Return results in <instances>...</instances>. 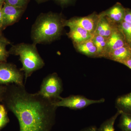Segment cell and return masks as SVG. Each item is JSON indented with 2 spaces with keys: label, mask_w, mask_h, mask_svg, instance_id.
<instances>
[{
  "label": "cell",
  "mask_w": 131,
  "mask_h": 131,
  "mask_svg": "<svg viewBox=\"0 0 131 131\" xmlns=\"http://www.w3.org/2000/svg\"><path fill=\"white\" fill-rule=\"evenodd\" d=\"M77 50L87 56L97 58V49L91 39L79 43L73 44Z\"/></svg>",
  "instance_id": "cell-14"
},
{
  "label": "cell",
  "mask_w": 131,
  "mask_h": 131,
  "mask_svg": "<svg viewBox=\"0 0 131 131\" xmlns=\"http://www.w3.org/2000/svg\"><path fill=\"white\" fill-rule=\"evenodd\" d=\"M9 122L6 108L3 104L0 103V130L5 127Z\"/></svg>",
  "instance_id": "cell-21"
},
{
  "label": "cell",
  "mask_w": 131,
  "mask_h": 131,
  "mask_svg": "<svg viewBox=\"0 0 131 131\" xmlns=\"http://www.w3.org/2000/svg\"><path fill=\"white\" fill-rule=\"evenodd\" d=\"M128 45H129V47H130V48H131V41L130 42H129V43H128Z\"/></svg>",
  "instance_id": "cell-31"
},
{
  "label": "cell",
  "mask_w": 131,
  "mask_h": 131,
  "mask_svg": "<svg viewBox=\"0 0 131 131\" xmlns=\"http://www.w3.org/2000/svg\"><path fill=\"white\" fill-rule=\"evenodd\" d=\"M2 103L15 115L19 131H50L55 122L57 107L55 101L38 93H31L24 85H6Z\"/></svg>",
  "instance_id": "cell-1"
},
{
  "label": "cell",
  "mask_w": 131,
  "mask_h": 131,
  "mask_svg": "<svg viewBox=\"0 0 131 131\" xmlns=\"http://www.w3.org/2000/svg\"><path fill=\"white\" fill-rule=\"evenodd\" d=\"M24 73L13 64L0 63V84L24 85Z\"/></svg>",
  "instance_id": "cell-5"
},
{
  "label": "cell",
  "mask_w": 131,
  "mask_h": 131,
  "mask_svg": "<svg viewBox=\"0 0 131 131\" xmlns=\"http://www.w3.org/2000/svg\"><path fill=\"white\" fill-rule=\"evenodd\" d=\"M99 15L100 18L94 34L104 37H109L113 31L118 25L113 24L106 16H102L100 14Z\"/></svg>",
  "instance_id": "cell-12"
},
{
  "label": "cell",
  "mask_w": 131,
  "mask_h": 131,
  "mask_svg": "<svg viewBox=\"0 0 131 131\" xmlns=\"http://www.w3.org/2000/svg\"><path fill=\"white\" fill-rule=\"evenodd\" d=\"M7 89L6 85L0 84V103L2 102Z\"/></svg>",
  "instance_id": "cell-25"
},
{
  "label": "cell",
  "mask_w": 131,
  "mask_h": 131,
  "mask_svg": "<svg viewBox=\"0 0 131 131\" xmlns=\"http://www.w3.org/2000/svg\"><path fill=\"white\" fill-rule=\"evenodd\" d=\"M131 57V49L128 44L108 53L106 58L120 63Z\"/></svg>",
  "instance_id": "cell-13"
},
{
  "label": "cell",
  "mask_w": 131,
  "mask_h": 131,
  "mask_svg": "<svg viewBox=\"0 0 131 131\" xmlns=\"http://www.w3.org/2000/svg\"><path fill=\"white\" fill-rule=\"evenodd\" d=\"M108 38L94 34L92 40L97 49V58L105 57Z\"/></svg>",
  "instance_id": "cell-16"
},
{
  "label": "cell",
  "mask_w": 131,
  "mask_h": 131,
  "mask_svg": "<svg viewBox=\"0 0 131 131\" xmlns=\"http://www.w3.org/2000/svg\"><path fill=\"white\" fill-rule=\"evenodd\" d=\"M122 31L127 43L131 41V23L123 21L118 25Z\"/></svg>",
  "instance_id": "cell-20"
},
{
  "label": "cell",
  "mask_w": 131,
  "mask_h": 131,
  "mask_svg": "<svg viewBox=\"0 0 131 131\" xmlns=\"http://www.w3.org/2000/svg\"><path fill=\"white\" fill-rule=\"evenodd\" d=\"M125 12V8L120 3L117 2L112 7L100 14L106 16L113 24L118 25L124 21Z\"/></svg>",
  "instance_id": "cell-10"
},
{
  "label": "cell",
  "mask_w": 131,
  "mask_h": 131,
  "mask_svg": "<svg viewBox=\"0 0 131 131\" xmlns=\"http://www.w3.org/2000/svg\"><path fill=\"white\" fill-rule=\"evenodd\" d=\"M115 105L118 111L131 115V92L118 97Z\"/></svg>",
  "instance_id": "cell-15"
},
{
  "label": "cell",
  "mask_w": 131,
  "mask_h": 131,
  "mask_svg": "<svg viewBox=\"0 0 131 131\" xmlns=\"http://www.w3.org/2000/svg\"><path fill=\"white\" fill-rule=\"evenodd\" d=\"M100 15L96 13L84 17H75L69 19L65 20L64 26H75L80 27L86 30L93 35L94 34Z\"/></svg>",
  "instance_id": "cell-7"
},
{
  "label": "cell",
  "mask_w": 131,
  "mask_h": 131,
  "mask_svg": "<svg viewBox=\"0 0 131 131\" xmlns=\"http://www.w3.org/2000/svg\"><path fill=\"white\" fill-rule=\"evenodd\" d=\"M98 129L95 126H91L84 128L80 131H97Z\"/></svg>",
  "instance_id": "cell-26"
},
{
  "label": "cell",
  "mask_w": 131,
  "mask_h": 131,
  "mask_svg": "<svg viewBox=\"0 0 131 131\" xmlns=\"http://www.w3.org/2000/svg\"><path fill=\"white\" fill-rule=\"evenodd\" d=\"M127 44V43L125 36L118 25L113 31L110 37L108 38L105 58L108 53L123 47Z\"/></svg>",
  "instance_id": "cell-9"
},
{
  "label": "cell",
  "mask_w": 131,
  "mask_h": 131,
  "mask_svg": "<svg viewBox=\"0 0 131 131\" xmlns=\"http://www.w3.org/2000/svg\"><path fill=\"white\" fill-rule=\"evenodd\" d=\"M9 54L19 56L22 64L20 70L24 73L25 82L27 78L35 71L42 69L45 63L39 53L36 45L21 43L12 46Z\"/></svg>",
  "instance_id": "cell-3"
},
{
  "label": "cell",
  "mask_w": 131,
  "mask_h": 131,
  "mask_svg": "<svg viewBox=\"0 0 131 131\" xmlns=\"http://www.w3.org/2000/svg\"><path fill=\"white\" fill-rule=\"evenodd\" d=\"M63 90L62 80L57 73H54L44 78L38 93L45 98L57 101L61 98L60 95Z\"/></svg>",
  "instance_id": "cell-4"
},
{
  "label": "cell",
  "mask_w": 131,
  "mask_h": 131,
  "mask_svg": "<svg viewBox=\"0 0 131 131\" xmlns=\"http://www.w3.org/2000/svg\"><path fill=\"white\" fill-rule=\"evenodd\" d=\"M65 19L61 13L51 12L40 14L32 26L31 37L33 43L47 44L58 39L64 27Z\"/></svg>",
  "instance_id": "cell-2"
},
{
  "label": "cell",
  "mask_w": 131,
  "mask_h": 131,
  "mask_svg": "<svg viewBox=\"0 0 131 131\" xmlns=\"http://www.w3.org/2000/svg\"><path fill=\"white\" fill-rule=\"evenodd\" d=\"M55 2L61 6L64 7L73 4L76 0H54Z\"/></svg>",
  "instance_id": "cell-23"
},
{
  "label": "cell",
  "mask_w": 131,
  "mask_h": 131,
  "mask_svg": "<svg viewBox=\"0 0 131 131\" xmlns=\"http://www.w3.org/2000/svg\"><path fill=\"white\" fill-rule=\"evenodd\" d=\"M121 112L118 111L116 113L110 117L101 125L97 131H115L114 124L118 117L120 115Z\"/></svg>",
  "instance_id": "cell-17"
},
{
  "label": "cell",
  "mask_w": 131,
  "mask_h": 131,
  "mask_svg": "<svg viewBox=\"0 0 131 131\" xmlns=\"http://www.w3.org/2000/svg\"><path fill=\"white\" fill-rule=\"evenodd\" d=\"M118 127L121 131H131V115L122 113Z\"/></svg>",
  "instance_id": "cell-18"
},
{
  "label": "cell",
  "mask_w": 131,
  "mask_h": 131,
  "mask_svg": "<svg viewBox=\"0 0 131 131\" xmlns=\"http://www.w3.org/2000/svg\"><path fill=\"white\" fill-rule=\"evenodd\" d=\"M2 35H1V34H0V37H2Z\"/></svg>",
  "instance_id": "cell-32"
},
{
  "label": "cell",
  "mask_w": 131,
  "mask_h": 131,
  "mask_svg": "<svg viewBox=\"0 0 131 131\" xmlns=\"http://www.w3.org/2000/svg\"><path fill=\"white\" fill-rule=\"evenodd\" d=\"M105 99L101 98L98 100L88 99L81 95H71L66 97H61L58 101L54 102V105L57 107H63L73 110H79L85 108L90 105L105 102Z\"/></svg>",
  "instance_id": "cell-6"
},
{
  "label": "cell",
  "mask_w": 131,
  "mask_h": 131,
  "mask_svg": "<svg viewBox=\"0 0 131 131\" xmlns=\"http://www.w3.org/2000/svg\"><path fill=\"white\" fill-rule=\"evenodd\" d=\"M35 1L37 2V3L38 4L43 3L48 1H50V0H35Z\"/></svg>",
  "instance_id": "cell-29"
},
{
  "label": "cell",
  "mask_w": 131,
  "mask_h": 131,
  "mask_svg": "<svg viewBox=\"0 0 131 131\" xmlns=\"http://www.w3.org/2000/svg\"><path fill=\"white\" fill-rule=\"evenodd\" d=\"M2 7H0V34H2Z\"/></svg>",
  "instance_id": "cell-28"
},
{
  "label": "cell",
  "mask_w": 131,
  "mask_h": 131,
  "mask_svg": "<svg viewBox=\"0 0 131 131\" xmlns=\"http://www.w3.org/2000/svg\"><path fill=\"white\" fill-rule=\"evenodd\" d=\"M5 2V0H0V7H2Z\"/></svg>",
  "instance_id": "cell-30"
},
{
  "label": "cell",
  "mask_w": 131,
  "mask_h": 131,
  "mask_svg": "<svg viewBox=\"0 0 131 131\" xmlns=\"http://www.w3.org/2000/svg\"><path fill=\"white\" fill-rule=\"evenodd\" d=\"M122 64L126 66L131 69V57L122 62Z\"/></svg>",
  "instance_id": "cell-27"
},
{
  "label": "cell",
  "mask_w": 131,
  "mask_h": 131,
  "mask_svg": "<svg viewBox=\"0 0 131 131\" xmlns=\"http://www.w3.org/2000/svg\"><path fill=\"white\" fill-rule=\"evenodd\" d=\"M69 27L70 31L67 34L73 41V44L85 42L91 39L93 36L86 30L80 27L72 26Z\"/></svg>",
  "instance_id": "cell-11"
},
{
  "label": "cell",
  "mask_w": 131,
  "mask_h": 131,
  "mask_svg": "<svg viewBox=\"0 0 131 131\" xmlns=\"http://www.w3.org/2000/svg\"><path fill=\"white\" fill-rule=\"evenodd\" d=\"M9 44L10 42L7 39L2 36L0 37V63L7 62L9 54L6 47Z\"/></svg>",
  "instance_id": "cell-19"
},
{
  "label": "cell",
  "mask_w": 131,
  "mask_h": 131,
  "mask_svg": "<svg viewBox=\"0 0 131 131\" xmlns=\"http://www.w3.org/2000/svg\"><path fill=\"white\" fill-rule=\"evenodd\" d=\"M25 9L4 3L2 9V29L17 22L21 18Z\"/></svg>",
  "instance_id": "cell-8"
},
{
  "label": "cell",
  "mask_w": 131,
  "mask_h": 131,
  "mask_svg": "<svg viewBox=\"0 0 131 131\" xmlns=\"http://www.w3.org/2000/svg\"><path fill=\"white\" fill-rule=\"evenodd\" d=\"M131 23V9L129 8H125V15L124 21Z\"/></svg>",
  "instance_id": "cell-24"
},
{
  "label": "cell",
  "mask_w": 131,
  "mask_h": 131,
  "mask_svg": "<svg viewBox=\"0 0 131 131\" xmlns=\"http://www.w3.org/2000/svg\"><path fill=\"white\" fill-rule=\"evenodd\" d=\"M29 1L30 0H5V3L26 9Z\"/></svg>",
  "instance_id": "cell-22"
}]
</instances>
